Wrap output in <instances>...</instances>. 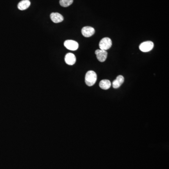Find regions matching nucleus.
<instances>
[{
	"instance_id": "obj_1",
	"label": "nucleus",
	"mask_w": 169,
	"mask_h": 169,
	"mask_svg": "<svg viewBox=\"0 0 169 169\" xmlns=\"http://www.w3.org/2000/svg\"><path fill=\"white\" fill-rule=\"evenodd\" d=\"M97 80V75L95 71L89 70L85 76V82L87 86L91 87L96 83Z\"/></svg>"
},
{
	"instance_id": "obj_2",
	"label": "nucleus",
	"mask_w": 169,
	"mask_h": 169,
	"mask_svg": "<svg viewBox=\"0 0 169 169\" xmlns=\"http://www.w3.org/2000/svg\"><path fill=\"white\" fill-rule=\"evenodd\" d=\"M112 46V41L111 39L108 37L102 39L99 43L100 50H107Z\"/></svg>"
},
{
	"instance_id": "obj_3",
	"label": "nucleus",
	"mask_w": 169,
	"mask_h": 169,
	"mask_svg": "<svg viewBox=\"0 0 169 169\" xmlns=\"http://www.w3.org/2000/svg\"><path fill=\"white\" fill-rule=\"evenodd\" d=\"M154 43L151 41L143 42L139 45L140 50L143 52H148L152 50L154 47Z\"/></svg>"
},
{
	"instance_id": "obj_4",
	"label": "nucleus",
	"mask_w": 169,
	"mask_h": 169,
	"mask_svg": "<svg viewBox=\"0 0 169 169\" xmlns=\"http://www.w3.org/2000/svg\"><path fill=\"white\" fill-rule=\"evenodd\" d=\"M64 46L68 50L75 51L78 50L79 44L76 41L73 40H66L64 42Z\"/></svg>"
},
{
	"instance_id": "obj_5",
	"label": "nucleus",
	"mask_w": 169,
	"mask_h": 169,
	"mask_svg": "<svg viewBox=\"0 0 169 169\" xmlns=\"http://www.w3.org/2000/svg\"><path fill=\"white\" fill-rule=\"evenodd\" d=\"M97 59L100 62H104L106 60L108 56V53L106 50H97L95 51Z\"/></svg>"
},
{
	"instance_id": "obj_6",
	"label": "nucleus",
	"mask_w": 169,
	"mask_h": 169,
	"mask_svg": "<svg viewBox=\"0 0 169 169\" xmlns=\"http://www.w3.org/2000/svg\"><path fill=\"white\" fill-rule=\"evenodd\" d=\"M82 34L85 37H90L93 35L95 33V29L92 27H84L81 30Z\"/></svg>"
},
{
	"instance_id": "obj_7",
	"label": "nucleus",
	"mask_w": 169,
	"mask_h": 169,
	"mask_svg": "<svg viewBox=\"0 0 169 169\" xmlns=\"http://www.w3.org/2000/svg\"><path fill=\"white\" fill-rule=\"evenodd\" d=\"M65 62L67 64L73 65L76 63V58L73 53H68L65 56Z\"/></svg>"
},
{
	"instance_id": "obj_8",
	"label": "nucleus",
	"mask_w": 169,
	"mask_h": 169,
	"mask_svg": "<svg viewBox=\"0 0 169 169\" xmlns=\"http://www.w3.org/2000/svg\"><path fill=\"white\" fill-rule=\"evenodd\" d=\"M50 19L55 23H59L64 20V17L59 13H52L50 14Z\"/></svg>"
},
{
	"instance_id": "obj_9",
	"label": "nucleus",
	"mask_w": 169,
	"mask_h": 169,
	"mask_svg": "<svg viewBox=\"0 0 169 169\" xmlns=\"http://www.w3.org/2000/svg\"><path fill=\"white\" fill-rule=\"evenodd\" d=\"M31 5V2L29 0H22L19 2L18 5V9L20 10H27Z\"/></svg>"
},
{
	"instance_id": "obj_10",
	"label": "nucleus",
	"mask_w": 169,
	"mask_h": 169,
	"mask_svg": "<svg viewBox=\"0 0 169 169\" xmlns=\"http://www.w3.org/2000/svg\"><path fill=\"white\" fill-rule=\"evenodd\" d=\"M124 82V78L122 75H119L116 78V79L112 83L113 88H118L121 86V84Z\"/></svg>"
},
{
	"instance_id": "obj_11",
	"label": "nucleus",
	"mask_w": 169,
	"mask_h": 169,
	"mask_svg": "<svg viewBox=\"0 0 169 169\" xmlns=\"http://www.w3.org/2000/svg\"><path fill=\"white\" fill-rule=\"evenodd\" d=\"M111 82L108 79H103L100 81L99 86L103 90H107L111 87Z\"/></svg>"
},
{
	"instance_id": "obj_12",
	"label": "nucleus",
	"mask_w": 169,
	"mask_h": 169,
	"mask_svg": "<svg viewBox=\"0 0 169 169\" xmlns=\"http://www.w3.org/2000/svg\"><path fill=\"white\" fill-rule=\"evenodd\" d=\"M73 0H60V4L63 7H67L72 4Z\"/></svg>"
}]
</instances>
